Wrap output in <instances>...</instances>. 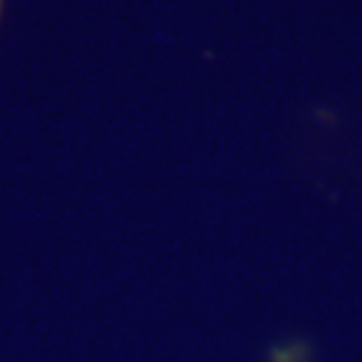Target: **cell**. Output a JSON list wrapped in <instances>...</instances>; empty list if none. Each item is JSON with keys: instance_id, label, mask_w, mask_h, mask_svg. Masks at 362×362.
Returning a JSON list of instances; mask_svg holds the SVG:
<instances>
[{"instance_id": "6da1fadb", "label": "cell", "mask_w": 362, "mask_h": 362, "mask_svg": "<svg viewBox=\"0 0 362 362\" xmlns=\"http://www.w3.org/2000/svg\"><path fill=\"white\" fill-rule=\"evenodd\" d=\"M0 12H3V0H0Z\"/></svg>"}]
</instances>
